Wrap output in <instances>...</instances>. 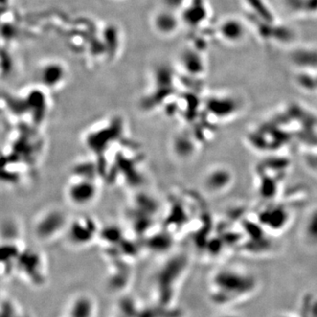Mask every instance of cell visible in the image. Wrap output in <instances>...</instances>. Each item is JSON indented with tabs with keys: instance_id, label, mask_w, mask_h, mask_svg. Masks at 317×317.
I'll list each match as a JSON object with an SVG mask.
<instances>
[{
	"instance_id": "cell-6",
	"label": "cell",
	"mask_w": 317,
	"mask_h": 317,
	"mask_svg": "<svg viewBox=\"0 0 317 317\" xmlns=\"http://www.w3.org/2000/svg\"><path fill=\"white\" fill-rule=\"evenodd\" d=\"M96 302L91 295L81 294L75 296L68 305V317H95Z\"/></svg>"
},
{
	"instance_id": "cell-8",
	"label": "cell",
	"mask_w": 317,
	"mask_h": 317,
	"mask_svg": "<svg viewBox=\"0 0 317 317\" xmlns=\"http://www.w3.org/2000/svg\"><path fill=\"white\" fill-rule=\"evenodd\" d=\"M1 317H34L27 309L9 295L1 296Z\"/></svg>"
},
{
	"instance_id": "cell-5",
	"label": "cell",
	"mask_w": 317,
	"mask_h": 317,
	"mask_svg": "<svg viewBox=\"0 0 317 317\" xmlns=\"http://www.w3.org/2000/svg\"><path fill=\"white\" fill-rule=\"evenodd\" d=\"M236 273H222L220 277H216L214 280V287L216 292L220 291L221 294H230L236 295L245 294L248 292V285L253 284V282H249L246 278L237 276Z\"/></svg>"
},
{
	"instance_id": "cell-2",
	"label": "cell",
	"mask_w": 317,
	"mask_h": 317,
	"mask_svg": "<svg viewBox=\"0 0 317 317\" xmlns=\"http://www.w3.org/2000/svg\"><path fill=\"white\" fill-rule=\"evenodd\" d=\"M14 272L30 286H44L47 281V264L44 255L36 250H23Z\"/></svg>"
},
{
	"instance_id": "cell-10",
	"label": "cell",
	"mask_w": 317,
	"mask_h": 317,
	"mask_svg": "<svg viewBox=\"0 0 317 317\" xmlns=\"http://www.w3.org/2000/svg\"><path fill=\"white\" fill-rule=\"evenodd\" d=\"M176 25L175 19L169 13H159L158 17L156 18V26L163 32H170L175 29Z\"/></svg>"
},
{
	"instance_id": "cell-4",
	"label": "cell",
	"mask_w": 317,
	"mask_h": 317,
	"mask_svg": "<svg viewBox=\"0 0 317 317\" xmlns=\"http://www.w3.org/2000/svg\"><path fill=\"white\" fill-rule=\"evenodd\" d=\"M97 232H99V229H97L96 224L92 218L80 217L70 220L66 233L72 244L84 246L92 242L96 236Z\"/></svg>"
},
{
	"instance_id": "cell-7",
	"label": "cell",
	"mask_w": 317,
	"mask_h": 317,
	"mask_svg": "<svg viewBox=\"0 0 317 317\" xmlns=\"http://www.w3.org/2000/svg\"><path fill=\"white\" fill-rule=\"evenodd\" d=\"M65 78V70L57 65H48L40 70L41 82L48 88H58L64 82Z\"/></svg>"
},
{
	"instance_id": "cell-1",
	"label": "cell",
	"mask_w": 317,
	"mask_h": 317,
	"mask_svg": "<svg viewBox=\"0 0 317 317\" xmlns=\"http://www.w3.org/2000/svg\"><path fill=\"white\" fill-rule=\"evenodd\" d=\"M70 220L65 211L50 207L36 217L33 229L35 237L42 242H49L66 233Z\"/></svg>"
},
{
	"instance_id": "cell-9",
	"label": "cell",
	"mask_w": 317,
	"mask_h": 317,
	"mask_svg": "<svg viewBox=\"0 0 317 317\" xmlns=\"http://www.w3.org/2000/svg\"><path fill=\"white\" fill-rule=\"evenodd\" d=\"M220 34L226 41L238 42L244 35V27L235 19L226 20L220 26Z\"/></svg>"
},
{
	"instance_id": "cell-3",
	"label": "cell",
	"mask_w": 317,
	"mask_h": 317,
	"mask_svg": "<svg viewBox=\"0 0 317 317\" xmlns=\"http://www.w3.org/2000/svg\"><path fill=\"white\" fill-rule=\"evenodd\" d=\"M66 197L74 206L86 207L96 200L99 185L94 178L75 176L66 187Z\"/></svg>"
}]
</instances>
